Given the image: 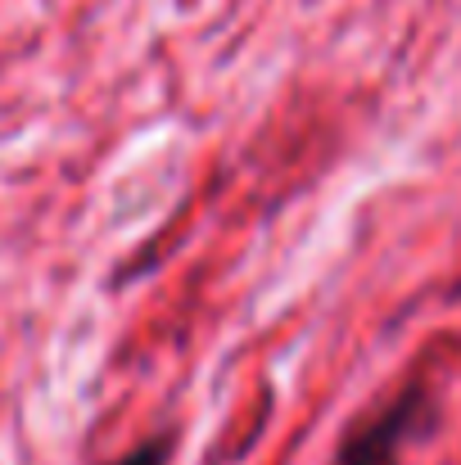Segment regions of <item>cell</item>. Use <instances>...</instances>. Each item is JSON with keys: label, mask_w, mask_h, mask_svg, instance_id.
I'll use <instances>...</instances> for the list:
<instances>
[{"label": "cell", "mask_w": 461, "mask_h": 465, "mask_svg": "<svg viewBox=\"0 0 461 465\" xmlns=\"http://www.w3.org/2000/svg\"><path fill=\"white\" fill-rule=\"evenodd\" d=\"M416 407H421V393H407L394 411H385L344 448L339 465H403V443L416 434Z\"/></svg>", "instance_id": "1"}, {"label": "cell", "mask_w": 461, "mask_h": 465, "mask_svg": "<svg viewBox=\"0 0 461 465\" xmlns=\"http://www.w3.org/2000/svg\"><path fill=\"white\" fill-rule=\"evenodd\" d=\"M118 465H167V434H158L150 443H141L136 452H127Z\"/></svg>", "instance_id": "2"}]
</instances>
